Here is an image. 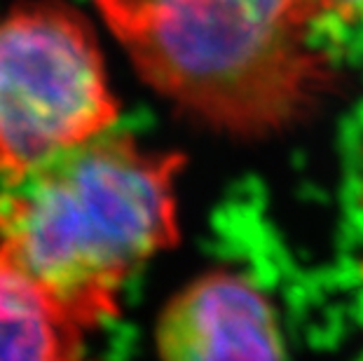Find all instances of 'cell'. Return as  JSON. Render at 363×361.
<instances>
[{
	"label": "cell",
	"mask_w": 363,
	"mask_h": 361,
	"mask_svg": "<svg viewBox=\"0 0 363 361\" xmlns=\"http://www.w3.org/2000/svg\"><path fill=\"white\" fill-rule=\"evenodd\" d=\"M80 335L0 258V361H78Z\"/></svg>",
	"instance_id": "5"
},
{
	"label": "cell",
	"mask_w": 363,
	"mask_h": 361,
	"mask_svg": "<svg viewBox=\"0 0 363 361\" xmlns=\"http://www.w3.org/2000/svg\"><path fill=\"white\" fill-rule=\"evenodd\" d=\"M162 361H284L265 296L233 272H208L164 307L157 326Z\"/></svg>",
	"instance_id": "4"
},
{
	"label": "cell",
	"mask_w": 363,
	"mask_h": 361,
	"mask_svg": "<svg viewBox=\"0 0 363 361\" xmlns=\"http://www.w3.org/2000/svg\"><path fill=\"white\" fill-rule=\"evenodd\" d=\"M298 24L323 55L350 30L363 28V0H291Z\"/></svg>",
	"instance_id": "6"
},
{
	"label": "cell",
	"mask_w": 363,
	"mask_h": 361,
	"mask_svg": "<svg viewBox=\"0 0 363 361\" xmlns=\"http://www.w3.org/2000/svg\"><path fill=\"white\" fill-rule=\"evenodd\" d=\"M118 104L96 38L64 5L0 17V174L21 179L108 132Z\"/></svg>",
	"instance_id": "3"
},
{
	"label": "cell",
	"mask_w": 363,
	"mask_h": 361,
	"mask_svg": "<svg viewBox=\"0 0 363 361\" xmlns=\"http://www.w3.org/2000/svg\"><path fill=\"white\" fill-rule=\"evenodd\" d=\"M179 155L108 132L0 188V258L78 333L118 312L122 287L179 240Z\"/></svg>",
	"instance_id": "1"
},
{
	"label": "cell",
	"mask_w": 363,
	"mask_h": 361,
	"mask_svg": "<svg viewBox=\"0 0 363 361\" xmlns=\"http://www.w3.org/2000/svg\"><path fill=\"white\" fill-rule=\"evenodd\" d=\"M138 73L169 101L237 136L307 118L333 89L330 57L291 0H96Z\"/></svg>",
	"instance_id": "2"
}]
</instances>
